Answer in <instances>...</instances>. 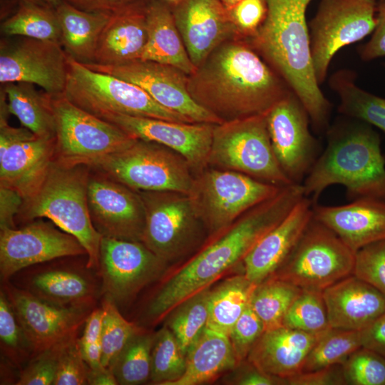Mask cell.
<instances>
[{"mask_svg": "<svg viewBox=\"0 0 385 385\" xmlns=\"http://www.w3.org/2000/svg\"><path fill=\"white\" fill-rule=\"evenodd\" d=\"M170 6L188 56L196 68L222 42L240 38L228 9L220 0H182Z\"/></svg>", "mask_w": 385, "mask_h": 385, "instance_id": "obj_22", "label": "cell"}, {"mask_svg": "<svg viewBox=\"0 0 385 385\" xmlns=\"http://www.w3.org/2000/svg\"><path fill=\"white\" fill-rule=\"evenodd\" d=\"M98 118L135 139L156 143L176 152L190 167L201 168L208 163L215 124L179 123L118 113H106Z\"/></svg>", "mask_w": 385, "mask_h": 385, "instance_id": "obj_20", "label": "cell"}, {"mask_svg": "<svg viewBox=\"0 0 385 385\" xmlns=\"http://www.w3.org/2000/svg\"><path fill=\"white\" fill-rule=\"evenodd\" d=\"M267 11L266 0H242L228 9L238 36L246 41L257 34L266 18Z\"/></svg>", "mask_w": 385, "mask_h": 385, "instance_id": "obj_48", "label": "cell"}, {"mask_svg": "<svg viewBox=\"0 0 385 385\" xmlns=\"http://www.w3.org/2000/svg\"><path fill=\"white\" fill-rule=\"evenodd\" d=\"M282 188L240 172L211 170L194 180L188 196L196 215L218 230L275 196Z\"/></svg>", "mask_w": 385, "mask_h": 385, "instance_id": "obj_11", "label": "cell"}, {"mask_svg": "<svg viewBox=\"0 0 385 385\" xmlns=\"http://www.w3.org/2000/svg\"><path fill=\"white\" fill-rule=\"evenodd\" d=\"M87 200L92 223L102 237L142 241L145 208L135 190L90 169Z\"/></svg>", "mask_w": 385, "mask_h": 385, "instance_id": "obj_17", "label": "cell"}, {"mask_svg": "<svg viewBox=\"0 0 385 385\" xmlns=\"http://www.w3.org/2000/svg\"><path fill=\"white\" fill-rule=\"evenodd\" d=\"M54 9L61 43L67 55L81 63H93L99 38L111 15L85 11L62 0Z\"/></svg>", "mask_w": 385, "mask_h": 385, "instance_id": "obj_31", "label": "cell"}, {"mask_svg": "<svg viewBox=\"0 0 385 385\" xmlns=\"http://www.w3.org/2000/svg\"><path fill=\"white\" fill-rule=\"evenodd\" d=\"M256 286L242 274L227 279L210 291L206 327L229 337L250 304Z\"/></svg>", "mask_w": 385, "mask_h": 385, "instance_id": "obj_34", "label": "cell"}, {"mask_svg": "<svg viewBox=\"0 0 385 385\" xmlns=\"http://www.w3.org/2000/svg\"><path fill=\"white\" fill-rule=\"evenodd\" d=\"M7 96L9 110L22 125L34 135L55 138L56 127L51 96L37 91L34 84L9 83L1 84Z\"/></svg>", "mask_w": 385, "mask_h": 385, "instance_id": "obj_32", "label": "cell"}, {"mask_svg": "<svg viewBox=\"0 0 385 385\" xmlns=\"http://www.w3.org/2000/svg\"><path fill=\"white\" fill-rule=\"evenodd\" d=\"M68 56L60 42L5 36L0 42V82L37 85L54 96L63 93Z\"/></svg>", "mask_w": 385, "mask_h": 385, "instance_id": "obj_13", "label": "cell"}, {"mask_svg": "<svg viewBox=\"0 0 385 385\" xmlns=\"http://www.w3.org/2000/svg\"></svg>", "mask_w": 385, "mask_h": 385, "instance_id": "obj_63", "label": "cell"}, {"mask_svg": "<svg viewBox=\"0 0 385 385\" xmlns=\"http://www.w3.org/2000/svg\"><path fill=\"white\" fill-rule=\"evenodd\" d=\"M145 8L141 0L111 16L93 64L113 66L140 58L148 39Z\"/></svg>", "mask_w": 385, "mask_h": 385, "instance_id": "obj_28", "label": "cell"}, {"mask_svg": "<svg viewBox=\"0 0 385 385\" xmlns=\"http://www.w3.org/2000/svg\"><path fill=\"white\" fill-rule=\"evenodd\" d=\"M87 255L73 235L50 222L35 221L20 229L0 230V273L6 280L16 272L56 258Z\"/></svg>", "mask_w": 385, "mask_h": 385, "instance_id": "obj_18", "label": "cell"}, {"mask_svg": "<svg viewBox=\"0 0 385 385\" xmlns=\"http://www.w3.org/2000/svg\"><path fill=\"white\" fill-rule=\"evenodd\" d=\"M283 326L314 335L331 329L322 292L302 289L286 313Z\"/></svg>", "mask_w": 385, "mask_h": 385, "instance_id": "obj_42", "label": "cell"}, {"mask_svg": "<svg viewBox=\"0 0 385 385\" xmlns=\"http://www.w3.org/2000/svg\"><path fill=\"white\" fill-rule=\"evenodd\" d=\"M305 108L291 91L267 114L272 149L292 183L302 184L319 157V144L309 130Z\"/></svg>", "mask_w": 385, "mask_h": 385, "instance_id": "obj_14", "label": "cell"}, {"mask_svg": "<svg viewBox=\"0 0 385 385\" xmlns=\"http://www.w3.org/2000/svg\"><path fill=\"white\" fill-rule=\"evenodd\" d=\"M76 8L92 13L112 15L141 0H62Z\"/></svg>", "mask_w": 385, "mask_h": 385, "instance_id": "obj_55", "label": "cell"}, {"mask_svg": "<svg viewBox=\"0 0 385 385\" xmlns=\"http://www.w3.org/2000/svg\"><path fill=\"white\" fill-rule=\"evenodd\" d=\"M290 385H344L346 384L342 364H337L320 369L300 372L287 379Z\"/></svg>", "mask_w": 385, "mask_h": 385, "instance_id": "obj_51", "label": "cell"}, {"mask_svg": "<svg viewBox=\"0 0 385 385\" xmlns=\"http://www.w3.org/2000/svg\"><path fill=\"white\" fill-rule=\"evenodd\" d=\"M304 197L301 184L288 185L245 212L227 233L163 284L149 305L150 318L161 319L184 301L208 288L232 266L242 262L256 243Z\"/></svg>", "mask_w": 385, "mask_h": 385, "instance_id": "obj_2", "label": "cell"}, {"mask_svg": "<svg viewBox=\"0 0 385 385\" xmlns=\"http://www.w3.org/2000/svg\"><path fill=\"white\" fill-rule=\"evenodd\" d=\"M322 335L284 326L265 331L247 359L260 371L286 384L287 379L302 371L309 352Z\"/></svg>", "mask_w": 385, "mask_h": 385, "instance_id": "obj_27", "label": "cell"}, {"mask_svg": "<svg viewBox=\"0 0 385 385\" xmlns=\"http://www.w3.org/2000/svg\"><path fill=\"white\" fill-rule=\"evenodd\" d=\"M362 346L361 331L331 328L323 334L309 352L302 372L343 364Z\"/></svg>", "mask_w": 385, "mask_h": 385, "instance_id": "obj_38", "label": "cell"}, {"mask_svg": "<svg viewBox=\"0 0 385 385\" xmlns=\"http://www.w3.org/2000/svg\"><path fill=\"white\" fill-rule=\"evenodd\" d=\"M210 293V290L207 288L172 311L174 313L170 319L168 327L185 356L207 327Z\"/></svg>", "mask_w": 385, "mask_h": 385, "instance_id": "obj_39", "label": "cell"}, {"mask_svg": "<svg viewBox=\"0 0 385 385\" xmlns=\"http://www.w3.org/2000/svg\"><path fill=\"white\" fill-rule=\"evenodd\" d=\"M104 315L103 307L93 311L85 320V327L78 342L83 357L91 369L102 367L101 327Z\"/></svg>", "mask_w": 385, "mask_h": 385, "instance_id": "obj_50", "label": "cell"}, {"mask_svg": "<svg viewBox=\"0 0 385 385\" xmlns=\"http://www.w3.org/2000/svg\"><path fill=\"white\" fill-rule=\"evenodd\" d=\"M346 384L385 385V358L361 346L342 364Z\"/></svg>", "mask_w": 385, "mask_h": 385, "instance_id": "obj_44", "label": "cell"}, {"mask_svg": "<svg viewBox=\"0 0 385 385\" xmlns=\"http://www.w3.org/2000/svg\"><path fill=\"white\" fill-rule=\"evenodd\" d=\"M102 307L101 362L108 368L128 341L141 331L121 315L111 300L106 299Z\"/></svg>", "mask_w": 385, "mask_h": 385, "instance_id": "obj_43", "label": "cell"}, {"mask_svg": "<svg viewBox=\"0 0 385 385\" xmlns=\"http://www.w3.org/2000/svg\"><path fill=\"white\" fill-rule=\"evenodd\" d=\"M313 204L304 196L256 243L242 261L243 274L247 279L258 284L281 267L312 220Z\"/></svg>", "mask_w": 385, "mask_h": 385, "instance_id": "obj_23", "label": "cell"}, {"mask_svg": "<svg viewBox=\"0 0 385 385\" xmlns=\"http://www.w3.org/2000/svg\"><path fill=\"white\" fill-rule=\"evenodd\" d=\"M355 253L313 216L294 250L272 276L302 289L323 292L352 274Z\"/></svg>", "mask_w": 385, "mask_h": 385, "instance_id": "obj_9", "label": "cell"}, {"mask_svg": "<svg viewBox=\"0 0 385 385\" xmlns=\"http://www.w3.org/2000/svg\"><path fill=\"white\" fill-rule=\"evenodd\" d=\"M32 287L38 297L62 306L82 307L88 303L92 294L91 284L86 278L66 270H51L36 274Z\"/></svg>", "mask_w": 385, "mask_h": 385, "instance_id": "obj_37", "label": "cell"}, {"mask_svg": "<svg viewBox=\"0 0 385 385\" xmlns=\"http://www.w3.org/2000/svg\"><path fill=\"white\" fill-rule=\"evenodd\" d=\"M84 65L140 87L160 106L195 123L217 125L223 122L195 101L187 87L188 75L176 67L141 59L113 66Z\"/></svg>", "mask_w": 385, "mask_h": 385, "instance_id": "obj_16", "label": "cell"}, {"mask_svg": "<svg viewBox=\"0 0 385 385\" xmlns=\"http://www.w3.org/2000/svg\"><path fill=\"white\" fill-rule=\"evenodd\" d=\"M267 114L215 125L208 163L280 187L294 184L282 170L272 149Z\"/></svg>", "mask_w": 385, "mask_h": 385, "instance_id": "obj_8", "label": "cell"}, {"mask_svg": "<svg viewBox=\"0 0 385 385\" xmlns=\"http://www.w3.org/2000/svg\"><path fill=\"white\" fill-rule=\"evenodd\" d=\"M163 260L139 241L102 237L99 267L106 299L122 301L158 277Z\"/></svg>", "mask_w": 385, "mask_h": 385, "instance_id": "obj_19", "label": "cell"}, {"mask_svg": "<svg viewBox=\"0 0 385 385\" xmlns=\"http://www.w3.org/2000/svg\"><path fill=\"white\" fill-rule=\"evenodd\" d=\"M333 185L344 187L350 200H385V155L380 137L370 125L340 123L328 130L327 147L302 185L304 196L315 204Z\"/></svg>", "mask_w": 385, "mask_h": 385, "instance_id": "obj_4", "label": "cell"}, {"mask_svg": "<svg viewBox=\"0 0 385 385\" xmlns=\"http://www.w3.org/2000/svg\"><path fill=\"white\" fill-rule=\"evenodd\" d=\"M359 54L364 61L385 56V0H377L376 24L371 38L361 47Z\"/></svg>", "mask_w": 385, "mask_h": 385, "instance_id": "obj_52", "label": "cell"}, {"mask_svg": "<svg viewBox=\"0 0 385 385\" xmlns=\"http://www.w3.org/2000/svg\"><path fill=\"white\" fill-rule=\"evenodd\" d=\"M376 0L320 1L308 26L313 68L319 85L341 48L373 32L376 24Z\"/></svg>", "mask_w": 385, "mask_h": 385, "instance_id": "obj_12", "label": "cell"}, {"mask_svg": "<svg viewBox=\"0 0 385 385\" xmlns=\"http://www.w3.org/2000/svg\"><path fill=\"white\" fill-rule=\"evenodd\" d=\"M322 294L331 328L362 331L385 314V297L354 274Z\"/></svg>", "mask_w": 385, "mask_h": 385, "instance_id": "obj_26", "label": "cell"}, {"mask_svg": "<svg viewBox=\"0 0 385 385\" xmlns=\"http://www.w3.org/2000/svg\"><path fill=\"white\" fill-rule=\"evenodd\" d=\"M237 364L230 337L206 327L186 354L183 375L172 385L208 382Z\"/></svg>", "mask_w": 385, "mask_h": 385, "instance_id": "obj_30", "label": "cell"}, {"mask_svg": "<svg viewBox=\"0 0 385 385\" xmlns=\"http://www.w3.org/2000/svg\"><path fill=\"white\" fill-rule=\"evenodd\" d=\"M170 192L140 193L145 208L142 241L163 260L169 257L183 241L196 215L190 197H174Z\"/></svg>", "mask_w": 385, "mask_h": 385, "instance_id": "obj_24", "label": "cell"}, {"mask_svg": "<svg viewBox=\"0 0 385 385\" xmlns=\"http://www.w3.org/2000/svg\"><path fill=\"white\" fill-rule=\"evenodd\" d=\"M237 384L240 385L284 384L281 379L260 371L252 364H251V367L247 369V371L241 376Z\"/></svg>", "mask_w": 385, "mask_h": 385, "instance_id": "obj_57", "label": "cell"}, {"mask_svg": "<svg viewBox=\"0 0 385 385\" xmlns=\"http://www.w3.org/2000/svg\"><path fill=\"white\" fill-rule=\"evenodd\" d=\"M56 127L55 160L66 165L84 164L121 150L137 139L90 113L63 96H51Z\"/></svg>", "mask_w": 385, "mask_h": 385, "instance_id": "obj_10", "label": "cell"}, {"mask_svg": "<svg viewBox=\"0 0 385 385\" xmlns=\"http://www.w3.org/2000/svg\"><path fill=\"white\" fill-rule=\"evenodd\" d=\"M301 291V288L274 276L257 284L250 304L265 331L283 326L286 313Z\"/></svg>", "mask_w": 385, "mask_h": 385, "instance_id": "obj_36", "label": "cell"}, {"mask_svg": "<svg viewBox=\"0 0 385 385\" xmlns=\"http://www.w3.org/2000/svg\"><path fill=\"white\" fill-rule=\"evenodd\" d=\"M89 175L87 165H66L54 160L41 183L24 199L17 216L26 221L48 219L80 242L87 253V267L98 268L102 235L88 211Z\"/></svg>", "mask_w": 385, "mask_h": 385, "instance_id": "obj_5", "label": "cell"}, {"mask_svg": "<svg viewBox=\"0 0 385 385\" xmlns=\"http://www.w3.org/2000/svg\"><path fill=\"white\" fill-rule=\"evenodd\" d=\"M63 344L39 352L37 357L21 372L16 384H53L56 374L59 351Z\"/></svg>", "mask_w": 385, "mask_h": 385, "instance_id": "obj_49", "label": "cell"}, {"mask_svg": "<svg viewBox=\"0 0 385 385\" xmlns=\"http://www.w3.org/2000/svg\"><path fill=\"white\" fill-rule=\"evenodd\" d=\"M11 303L24 337L38 352L76 337L86 319L82 307L53 304L25 291L13 289Z\"/></svg>", "mask_w": 385, "mask_h": 385, "instance_id": "obj_21", "label": "cell"}, {"mask_svg": "<svg viewBox=\"0 0 385 385\" xmlns=\"http://www.w3.org/2000/svg\"><path fill=\"white\" fill-rule=\"evenodd\" d=\"M153 342V336L141 332L128 341L108 367L118 384H139L150 378Z\"/></svg>", "mask_w": 385, "mask_h": 385, "instance_id": "obj_40", "label": "cell"}, {"mask_svg": "<svg viewBox=\"0 0 385 385\" xmlns=\"http://www.w3.org/2000/svg\"><path fill=\"white\" fill-rule=\"evenodd\" d=\"M265 332L264 325L248 304L232 327L229 337L238 362L246 359Z\"/></svg>", "mask_w": 385, "mask_h": 385, "instance_id": "obj_47", "label": "cell"}, {"mask_svg": "<svg viewBox=\"0 0 385 385\" xmlns=\"http://www.w3.org/2000/svg\"><path fill=\"white\" fill-rule=\"evenodd\" d=\"M15 312L11 302L1 292L0 294V338L9 347L18 346L20 339V329L16 319Z\"/></svg>", "mask_w": 385, "mask_h": 385, "instance_id": "obj_53", "label": "cell"}, {"mask_svg": "<svg viewBox=\"0 0 385 385\" xmlns=\"http://www.w3.org/2000/svg\"><path fill=\"white\" fill-rule=\"evenodd\" d=\"M10 113L0 111V185L24 198L41 183L55 160V138H41L25 127L9 125Z\"/></svg>", "mask_w": 385, "mask_h": 385, "instance_id": "obj_15", "label": "cell"}, {"mask_svg": "<svg viewBox=\"0 0 385 385\" xmlns=\"http://www.w3.org/2000/svg\"><path fill=\"white\" fill-rule=\"evenodd\" d=\"M51 6L55 8L61 0H46Z\"/></svg>", "mask_w": 385, "mask_h": 385, "instance_id": "obj_61", "label": "cell"}, {"mask_svg": "<svg viewBox=\"0 0 385 385\" xmlns=\"http://www.w3.org/2000/svg\"><path fill=\"white\" fill-rule=\"evenodd\" d=\"M148 39L140 59L176 67L187 75L196 67L191 61L176 26L169 4L163 0H146Z\"/></svg>", "mask_w": 385, "mask_h": 385, "instance_id": "obj_29", "label": "cell"}, {"mask_svg": "<svg viewBox=\"0 0 385 385\" xmlns=\"http://www.w3.org/2000/svg\"><path fill=\"white\" fill-rule=\"evenodd\" d=\"M355 77L352 71L341 70L329 78V86L339 99V113L374 125L385 133V98L359 87Z\"/></svg>", "mask_w": 385, "mask_h": 385, "instance_id": "obj_33", "label": "cell"}, {"mask_svg": "<svg viewBox=\"0 0 385 385\" xmlns=\"http://www.w3.org/2000/svg\"><path fill=\"white\" fill-rule=\"evenodd\" d=\"M165 2H166L168 4H169L170 6H173L178 3H179L180 1H181L182 0H163Z\"/></svg>", "mask_w": 385, "mask_h": 385, "instance_id": "obj_62", "label": "cell"}, {"mask_svg": "<svg viewBox=\"0 0 385 385\" xmlns=\"http://www.w3.org/2000/svg\"><path fill=\"white\" fill-rule=\"evenodd\" d=\"M88 384L91 385H115L117 380L112 371L106 367L89 369Z\"/></svg>", "mask_w": 385, "mask_h": 385, "instance_id": "obj_58", "label": "cell"}, {"mask_svg": "<svg viewBox=\"0 0 385 385\" xmlns=\"http://www.w3.org/2000/svg\"><path fill=\"white\" fill-rule=\"evenodd\" d=\"M23 202L24 197L17 191L0 185V230L15 228L14 217Z\"/></svg>", "mask_w": 385, "mask_h": 385, "instance_id": "obj_54", "label": "cell"}, {"mask_svg": "<svg viewBox=\"0 0 385 385\" xmlns=\"http://www.w3.org/2000/svg\"><path fill=\"white\" fill-rule=\"evenodd\" d=\"M192 98L223 122L266 114L292 91L245 39L215 48L188 76Z\"/></svg>", "mask_w": 385, "mask_h": 385, "instance_id": "obj_1", "label": "cell"}, {"mask_svg": "<svg viewBox=\"0 0 385 385\" xmlns=\"http://www.w3.org/2000/svg\"><path fill=\"white\" fill-rule=\"evenodd\" d=\"M227 9H231L242 0H220Z\"/></svg>", "mask_w": 385, "mask_h": 385, "instance_id": "obj_59", "label": "cell"}, {"mask_svg": "<svg viewBox=\"0 0 385 385\" xmlns=\"http://www.w3.org/2000/svg\"><path fill=\"white\" fill-rule=\"evenodd\" d=\"M313 216L355 252L368 245L385 240V200L361 198L337 206L315 203Z\"/></svg>", "mask_w": 385, "mask_h": 385, "instance_id": "obj_25", "label": "cell"}, {"mask_svg": "<svg viewBox=\"0 0 385 385\" xmlns=\"http://www.w3.org/2000/svg\"><path fill=\"white\" fill-rule=\"evenodd\" d=\"M361 337L362 346L370 349L385 358V314L361 331Z\"/></svg>", "mask_w": 385, "mask_h": 385, "instance_id": "obj_56", "label": "cell"}, {"mask_svg": "<svg viewBox=\"0 0 385 385\" xmlns=\"http://www.w3.org/2000/svg\"><path fill=\"white\" fill-rule=\"evenodd\" d=\"M185 368L186 356L170 328L164 327L153 336L150 379L157 384L172 385Z\"/></svg>", "mask_w": 385, "mask_h": 385, "instance_id": "obj_41", "label": "cell"}, {"mask_svg": "<svg viewBox=\"0 0 385 385\" xmlns=\"http://www.w3.org/2000/svg\"><path fill=\"white\" fill-rule=\"evenodd\" d=\"M312 0H266V18L248 41L297 96L317 131L328 128L332 106L316 78L306 11Z\"/></svg>", "mask_w": 385, "mask_h": 385, "instance_id": "obj_3", "label": "cell"}, {"mask_svg": "<svg viewBox=\"0 0 385 385\" xmlns=\"http://www.w3.org/2000/svg\"><path fill=\"white\" fill-rule=\"evenodd\" d=\"M352 274L385 297V240L371 243L356 252Z\"/></svg>", "mask_w": 385, "mask_h": 385, "instance_id": "obj_45", "label": "cell"}, {"mask_svg": "<svg viewBox=\"0 0 385 385\" xmlns=\"http://www.w3.org/2000/svg\"><path fill=\"white\" fill-rule=\"evenodd\" d=\"M5 36H20L61 43V29L55 9L19 0L14 14L1 25Z\"/></svg>", "mask_w": 385, "mask_h": 385, "instance_id": "obj_35", "label": "cell"}, {"mask_svg": "<svg viewBox=\"0 0 385 385\" xmlns=\"http://www.w3.org/2000/svg\"><path fill=\"white\" fill-rule=\"evenodd\" d=\"M63 96L97 117L106 113H118L195 123L160 106L140 87L114 76L92 70L69 56Z\"/></svg>", "mask_w": 385, "mask_h": 385, "instance_id": "obj_6", "label": "cell"}, {"mask_svg": "<svg viewBox=\"0 0 385 385\" xmlns=\"http://www.w3.org/2000/svg\"><path fill=\"white\" fill-rule=\"evenodd\" d=\"M170 149L137 139L130 146L92 163L88 167L135 190L178 192L192 187L189 164Z\"/></svg>", "mask_w": 385, "mask_h": 385, "instance_id": "obj_7", "label": "cell"}, {"mask_svg": "<svg viewBox=\"0 0 385 385\" xmlns=\"http://www.w3.org/2000/svg\"><path fill=\"white\" fill-rule=\"evenodd\" d=\"M377 1V0H376Z\"/></svg>", "mask_w": 385, "mask_h": 385, "instance_id": "obj_64", "label": "cell"}, {"mask_svg": "<svg viewBox=\"0 0 385 385\" xmlns=\"http://www.w3.org/2000/svg\"><path fill=\"white\" fill-rule=\"evenodd\" d=\"M89 369L83 357L78 339L76 336L63 344L60 349L53 385L86 384Z\"/></svg>", "mask_w": 385, "mask_h": 385, "instance_id": "obj_46", "label": "cell"}, {"mask_svg": "<svg viewBox=\"0 0 385 385\" xmlns=\"http://www.w3.org/2000/svg\"><path fill=\"white\" fill-rule=\"evenodd\" d=\"M24 1L31 2L40 5H50L46 0H21ZM51 6V5H50Z\"/></svg>", "mask_w": 385, "mask_h": 385, "instance_id": "obj_60", "label": "cell"}]
</instances>
